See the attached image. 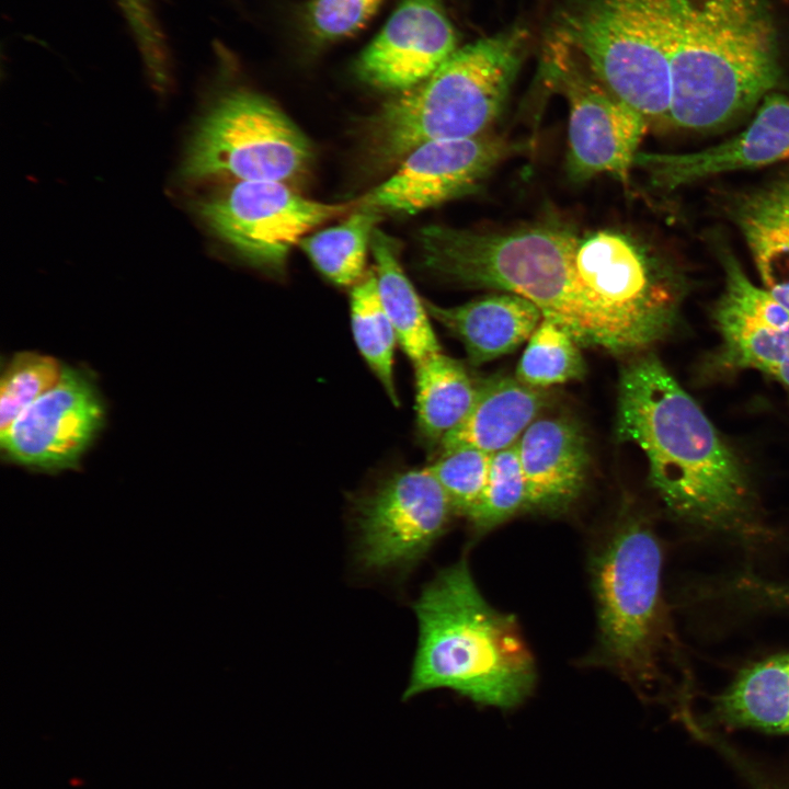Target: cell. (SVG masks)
<instances>
[{"label":"cell","mask_w":789,"mask_h":789,"mask_svg":"<svg viewBox=\"0 0 789 789\" xmlns=\"http://www.w3.org/2000/svg\"><path fill=\"white\" fill-rule=\"evenodd\" d=\"M615 432L642 449L652 487L677 517L720 531L753 528V494L742 465L655 355L622 367Z\"/></svg>","instance_id":"obj_1"},{"label":"cell","mask_w":789,"mask_h":789,"mask_svg":"<svg viewBox=\"0 0 789 789\" xmlns=\"http://www.w3.org/2000/svg\"><path fill=\"white\" fill-rule=\"evenodd\" d=\"M412 608L419 638L404 700L448 688L481 705L512 708L530 694L536 666L518 624L487 602L466 558L439 570Z\"/></svg>","instance_id":"obj_2"},{"label":"cell","mask_w":789,"mask_h":789,"mask_svg":"<svg viewBox=\"0 0 789 789\" xmlns=\"http://www.w3.org/2000/svg\"><path fill=\"white\" fill-rule=\"evenodd\" d=\"M768 0H673L668 123L704 130L750 111L779 83Z\"/></svg>","instance_id":"obj_3"},{"label":"cell","mask_w":789,"mask_h":789,"mask_svg":"<svg viewBox=\"0 0 789 789\" xmlns=\"http://www.w3.org/2000/svg\"><path fill=\"white\" fill-rule=\"evenodd\" d=\"M579 241L570 228L554 224L502 231L431 225L418 235L422 266L432 275L464 287L522 296L580 346L609 351L576 275Z\"/></svg>","instance_id":"obj_4"},{"label":"cell","mask_w":789,"mask_h":789,"mask_svg":"<svg viewBox=\"0 0 789 789\" xmlns=\"http://www.w3.org/2000/svg\"><path fill=\"white\" fill-rule=\"evenodd\" d=\"M522 34L507 31L457 49L432 75L386 104L369 123L379 167L418 146L482 134L500 115L522 58Z\"/></svg>","instance_id":"obj_5"},{"label":"cell","mask_w":789,"mask_h":789,"mask_svg":"<svg viewBox=\"0 0 789 789\" xmlns=\"http://www.w3.org/2000/svg\"><path fill=\"white\" fill-rule=\"evenodd\" d=\"M597 643L594 659L639 690L666 674L672 642L661 595L662 550L649 523L622 518L592 560Z\"/></svg>","instance_id":"obj_6"},{"label":"cell","mask_w":789,"mask_h":789,"mask_svg":"<svg viewBox=\"0 0 789 789\" xmlns=\"http://www.w3.org/2000/svg\"><path fill=\"white\" fill-rule=\"evenodd\" d=\"M672 31L673 0H575L554 39L648 123H668Z\"/></svg>","instance_id":"obj_7"},{"label":"cell","mask_w":789,"mask_h":789,"mask_svg":"<svg viewBox=\"0 0 789 789\" xmlns=\"http://www.w3.org/2000/svg\"><path fill=\"white\" fill-rule=\"evenodd\" d=\"M575 271L613 354H633L674 328L686 282L638 239L611 229L580 237Z\"/></svg>","instance_id":"obj_8"},{"label":"cell","mask_w":789,"mask_h":789,"mask_svg":"<svg viewBox=\"0 0 789 789\" xmlns=\"http://www.w3.org/2000/svg\"><path fill=\"white\" fill-rule=\"evenodd\" d=\"M311 157L308 138L278 106L239 91L221 99L203 119L182 173L193 180L287 182L305 172Z\"/></svg>","instance_id":"obj_9"},{"label":"cell","mask_w":789,"mask_h":789,"mask_svg":"<svg viewBox=\"0 0 789 789\" xmlns=\"http://www.w3.org/2000/svg\"><path fill=\"white\" fill-rule=\"evenodd\" d=\"M451 515L430 467L395 473L355 502V560L373 574L408 572L446 533Z\"/></svg>","instance_id":"obj_10"},{"label":"cell","mask_w":789,"mask_h":789,"mask_svg":"<svg viewBox=\"0 0 789 789\" xmlns=\"http://www.w3.org/2000/svg\"><path fill=\"white\" fill-rule=\"evenodd\" d=\"M354 209L294 192L285 182L240 181L198 204L204 221L249 262L281 271L291 249L315 227Z\"/></svg>","instance_id":"obj_11"},{"label":"cell","mask_w":789,"mask_h":789,"mask_svg":"<svg viewBox=\"0 0 789 789\" xmlns=\"http://www.w3.org/2000/svg\"><path fill=\"white\" fill-rule=\"evenodd\" d=\"M548 79L569 105L568 175L575 182L599 174L627 181L648 122L608 92L553 39L546 59Z\"/></svg>","instance_id":"obj_12"},{"label":"cell","mask_w":789,"mask_h":789,"mask_svg":"<svg viewBox=\"0 0 789 789\" xmlns=\"http://www.w3.org/2000/svg\"><path fill=\"white\" fill-rule=\"evenodd\" d=\"M510 150L505 140L487 134L422 144L391 176L353 201L354 209L412 215L434 207L471 193Z\"/></svg>","instance_id":"obj_13"},{"label":"cell","mask_w":789,"mask_h":789,"mask_svg":"<svg viewBox=\"0 0 789 789\" xmlns=\"http://www.w3.org/2000/svg\"><path fill=\"white\" fill-rule=\"evenodd\" d=\"M104 405L84 370L66 367L57 384L0 434L9 460L57 472L76 467L103 426Z\"/></svg>","instance_id":"obj_14"},{"label":"cell","mask_w":789,"mask_h":789,"mask_svg":"<svg viewBox=\"0 0 789 789\" xmlns=\"http://www.w3.org/2000/svg\"><path fill=\"white\" fill-rule=\"evenodd\" d=\"M718 254L724 288L713 319L722 341L721 363L759 370L789 390V309L754 285L725 247H718Z\"/></svg>","instance_id":"obj_15"},{"label":"cell","mask_w":789,"mask_h":789,"mask_svg":"<svg viewBox=\"0 0 789 789\" xmlns=\"http://www.w3.org/2000/svg\"><path fill=\"white\" fill-rule=\"evenodd\" d=\"M456 47L439 0H402L361 54L356 72L374 87L403 92L432 75Z\"/></svg>","instance_id":"obj_16"},{"label":"cell","mask_w":789,"mask_h":789,"mask_svg":"<svg viewBox=\"0 0 789 789\" xmlns=\"http://www.w3.org/2000/svg\"><path fill=\"white\" fill-rule=\"evenodd\" d=\"M789 159V99L770 92L746 129L724 142L687 153L640 152L634 167L651 184L672 191L724 172Z\"/></svg>","instance_id":"obj_17"},{"label":"cell","mask_w":789,"mask_h":789,"mask_svg":"<svg viewBox=\"0 0 789 789\" xmlns=\"http://www.w3.org/2000/svg\"><path fill=\"white\" fill-rule=\"evenodd\" d=\"M527 510L558 513L581 494L588 450L579 425L563 416L536 419L517 442Z\"/></svg>","instance_id":"obj_18"},{"label":"cell","mask_w":789,"mask_h":789,"mask_svg":"<svg viewBox=\"0 0 789 789\" xmlns=\"http://www.w3.org/2000/svg\"><path fill=\"white\" fill-rule=\"evenodd\" d=\"M424 302L431 317L464 344L469 362L476 366L513 352L530 338L544 318L533 301L511 293L492 294L454 307Z\"/></svg>","instance_id":"obj_19"},{"label":"cell","mask_w":789,"mask_h":789,"mask_svg":"<svg viewBox=\"0 0 789 789\" xmlns=\"http://www.w3.org/2000/svg\"><path fill=\"white\" fill-rule=\"evenodd\" d=\"M764 288L789 309V174L735 195L728 205Z\"/></svg>","instance_id":"obj_20"},{"label":"cell","mask_w":789,"mask_h":789,"mask_svg":"<svg viewBox=\"0 0 789 789\" xmlns=\"http://www.w3.org/2000/svg\"><path fill=\"white\" fill-rule=\"evenodd\" d=\"M547 404V393L516 377L493 376L478 385L471 410L441 444L443 451L474 447L489 454L515 445Z\"/></svg>","instance_id":"obj_21"},{"label":"cell","mask_w":789,"mask_h":789,"mask_svg":"<svg viewBox=\"0 0 789 789\" xmlns=\"http://www.w3.org/2000/svg\"><path fill=\"white\" fill-rule=\"evenodd\" d=\"M714 712L733 727L789 734V653L744 668L717 697Z\"/></svg>","instance_id":"obj_22"},{"label":"cell","mask_w":789,"mask_h":789,"mask_svg":"<svg viewBox=\"0 0 789 789\" xmlns=\"http://www.w3.org/2000/svg\"><path fill=\"white\" fill-rule=\"evenodd\" d=\"M377 288L401 350L413 364L441 352L425 302L403 272L399 247L387 233L375 229L370 242Z\"/></svg>","instance_id":"obj_23"},{"label":"cell","mask_w":789,"mask_h":789,"mask_svg":"<svg viewBox=\"0 0 789 789\" xmlns=\"http://www.w3.org/2000/svg\"><path fill=\"white\" fill-rule=\"evenodd\" d=\"M418 430L425 443L441 445L468 415L477 397L465 366L442 352L414 364Z\"/></svg>","instance_id":"obj_24"},{"label":"cell","mask_w":789,"mask_h":789,"mask_svg":"<svg viewBox=\"0 0 789 789\" xmlns=\"http://www.w3.org/2000/svg\"><path fill=\"white\" fill-rule=\"evenodd\" d=\"M350 307L351 329L357 350L390 401L398 405L393 367L399 342L380 301L375 270L368 271L354 285Z\"/></svg>","instance_id":"obj_25"},{"label":"cell","mask_w":789,"mask_h":789,"mask_svg":"<svg viewBox=\"0 0 789 789\" xmlns=\"http://www.w3.org/2000/svg\"><path fill=\"white\" fill-rule=\"evenodd\" d=\"M352 211L341 224L306 236L299 242L317 270L339 286L356 284L364 276L371 236L382 218L370 210Z\"/></svg>","instance_id":"obj_26"},{"label":"cell","mask_w":789,"mask_h":789,"mask_svg":"<svg viewBox=\"0 0 789 789\" xmlns=\"http://www.w3.org/2000/svg\"><path fill=\"white\" fill-rule=\"evenodd\" d=\"M579 343L558 323L542 318L528 339L516 369V378L530 387L545 388L584 376Z\"/></svg>","instance_id":"obj_27"},{"label":"cell","mask_w":789,"mask_h":789,"mask_svg":"<svg viewBox=\"0 0 789 789\" xmlns=\"http://www.w3.org/2000/svg\"><path fill=\"white\" fill-rule=\"evenodd\" d=\"M523 510H527V489L516 443L492 454L483 495L467 521L481 535Z\"/></svg>","instance_id":"obj_28"},{"label":"cell","mask_w":789,"mask_h":789,"mask_svg":"<svg viewBox=\"0 0 789 789\" xmlns=\"http://www.w3.org/2000/svg\"><path fill=\"white\" fill-rule=\"evenodd\" d=\"M64 373L53 356L22 352L5 367L0 385V434L39 397L54 387Z\"/></svg>","instance_id":"obj_29"},{"label":"cell","mask_w":789,"mask_h":789,"mask_svg":"<svg viewBox=\"0 0 789 789\" xmlns=\"http://www.w3.org/2000/svg\"><path fill=\"white\" fill-rule=\"evenodd\" d=\"M492 454L474 447L443 451L430 467L453 508L454 515L468 518L478 506L489 476Z\"/></svg>","instance_id":"obj_30"},{"label":"cell","mask_w":789,"mask_h":789,"mask_svg":"<svg viewBox=\"0 0 789 789\" xmlns=\"http://www.w3.org/2000/svg\"><path fill=\"white\" fill-rule=\"evenodd\" d=\"M382 0H315L310 8V26L322 41L348 36L374 15Z\"/></svg>","instance_id":"obj_31"},{"label":"cell","mask_w":789,"mask_h":789,"mask_svg":"<svg viewBox=\"0 0 789 789\" xmlns=\"http://www.w3.org/2000/svg\"><path fill=\"white\" fill-rule=\"evenodd\" d=\"M744 586L750 591L751 596L762 605L789 613V583L765 582L751 579L745 582Z\"/></svg>","instance_id":"obj_32"}]
</instances>
